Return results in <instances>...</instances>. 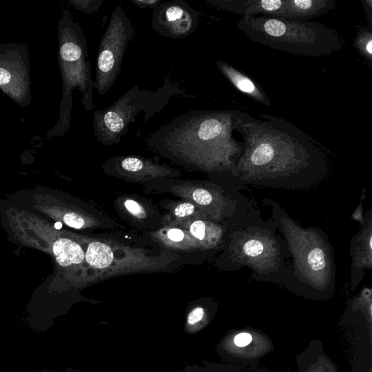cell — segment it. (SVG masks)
<instances>
[{
  "label": "cell",
  "mask_w": 372,
  "mask_h": 372,
  "mask_svg": "<svg viewBox=\"0 0 372 372\" xmlns=\"http://www.w3.org/2000/svg\"><path fill=\"white\" fill-rule=\"evenodd\" d=\"M236 113L233 110L190 111L151 135L148 145L177 161L231 166L243 151V143H238L233 134Z\"/></svg>",
  "instance_id": "obj_1"
},
{
  "label": "cell",
  "mask_w": 372,
  "mask_h": 372,
  "mask_svg": "<svg viewBox=\"0 0 372 372\" xmlns=\"http://www.w3.org/2000/svg\"><path fill=\"white\" fill-rule=\"evenodd\" d=\"M262 116L264 121L237 111L236 130L243 137V151L236 169L281 173L325 163L308 135L283 118Z\"/></svg>",
  "instance_id": "obj_2"
},
{
  "label": "cell",
  "mask_w": 372,
  "mask_h": 372,
  "mask_svg": "<svg viewBox=\"0 0 372 372\" xmlns=\"http://www.w3.org/2000/svg\"><path fill=\"white\" fill-rule=\"evenodd\" d=\"M237 28L262 46L298 56H329L343 48L338 31L321 23L271 16H243Z\"/></svg>",
  "instance_id": "obj_3"
},
{
  "label": "cell",
  "mask_w": 372,
  "mask_h": 372,
  "mask_svg": "<svg viewBox=\"0 0 372 372\" xmlns=\"http://www.w3.org/2000/svg\"><path fill=\"white\" fill-rule=\"evenodd\" d=\"M182 93L178 84L168 81L154 91L140 90L136 85L106 109L94 113L93 132L97 141L104 146L117 144L138 113L144 112L143 122L146 123L166 107L173 97Z\"/></svg>",
  "instance_id": "obj_4"
},
{
  "label": "cell",
  "mask_w": 372,
  "mask_h": 372,
  "mask_svg": "<svg viewBox=\"0 0 372 372\" xmlns=\"http://www.w3.org/2000/svg\"><path fill=\"white\" fill-rule=\"evenodd\" d=\"M133 35L131 20L122 7H116L111 13L97 54L96 81L93 82V88L100 96L107 93L114 85L121 72V63Z\"/></svg>",
  "instance_id": "obj_5"
},
{
  "label": "cell",
  "mask_w": 372,
  "mask_h": 372,
  "mask_svg": "<svg viewBox=\"0 0 372 372\" xmlns=\"http://www.w3.org/2000/svg\"><path fill=\"white\" fill-rule=\"evenodd\" d=\"M201 13L183 0L164 2L153 10L152 28L171 39H183L194 32Z\"/></svg>",
  "instance_id": "obj_6"
},
{
  "label": "cell",
  "mask_w": 372,
  "mask_h": 372,
  "mask_svg": "<svg viewBox=\"0 0 372 372\" xmlns=\"http://www.w3.org/2000/svg\"><path fill=\"white\" fill-rule=\"evenodd\" d=\"M220 11L243 16H265L278 17L283 0H206Z\"/></svg>",
  "instance_id": "obj_7"
},
{
  "label": "cell",
  "mask_w": 372,
  "mask_h": 372,
  "mask_svg": "<svg viewBox=\"0 0 372 372\" xmlns=\"http://www.w3.org/2000/svg\"><path fill=\"white\" fill-rule=\"evenodd\" d=\"M336 0H283L278 18L308 21L333 10Z\"/></svg>",
  "instance_id": "obj_8"
},
{
  "label": "cell",
  "mask_w": 372,
  "mask_h": 372,
  "mask_svg": "<svg viewBox=\"0 0 372 372\" xmlns=\"http://www.w3.org/2000/svg\"><path fill=\"white\" fill-rule=\"evenodd\" d=\"M217 66L237 91L246 95L257 103L266 106H271V99L263 91V88L247 75L223 61H218Z\"/></svg>",
  "instance_id": "obj_9"
},
{
  "label": "cell",
  "mask_w": 372,
  "mask_h": 372,
  "mask_svg": "<svg viewBox=\"0 0 372 372\" xmlns=\"http://www.w3.org/2000/svg\"><path fill=\"white\" fill-rule=\"evenodd\" d=\"M53 253L57 261L62 266L82 263L85 253L79 244L68 238H60L53 245Z\"/></svg>",
  "instance_id": "obj_10"
},
{
  "label": "cell",
  "mask_w": 372,
  "mask_h": 372,
  "mask_svg": "<svg viewBox=\"0 0 372 372\" xmlns=\"http://www.w3.org/2000/svg\"><path fill=\"white\" fill-rule=\"evenodd\" d=\"M116 168H120L128 173H138L143 172L158 171L162 170L161 167L151 163L149 160L136 156L117 157L112 160Z\"/></svg>",
  "instance_id": "obj_11"
},
{
  "label": "cell",
  "mask_w": 372,
  "mask_h": 372,
  "mask_svg": "<svg viewBox=\"0 0 372 372\" xmlns=\"http://www.w3.org/2000/svg\"><path fill=\"white\" fill-rule=\"evenodd\" d=\"M87 262L96 268H107L112 263L113 254L107 245L101 242H92L88 246Z\"/></svg>",
  "instance_id": "obj_12"
},
{
  "label": "cell",
  "mask_w": 372,
  "mask_h": 372,
  "mask_svg": "<svg viewBox=\"0 0 372 372\" xmlns=\"http://www.w3.org/2000/svg\"><path fill=\"white\" fill-rule=\"evenodd\" d=\"M354 47L358 53L368 61L372 63V34L371 28H361L354 40Z\"/></svg>",
  "instance_id": "obj_13"
},
{
  "label": "cell",
  "mask_w": 372,
  "mask_h": 372,
  "mask_svg": "<svg viewBox=\"0 0 372 372\" xmlns=\"http://www.w3.org/2000/svg\"><path fill=\"white\" fill-rule=\"evenodd\" d=\"M265 251V246L261 241L258 239L248 240L243 246V254L249 258H256L263 255Z\"/></svg>",
  "instance_id": "obj_14"
},
{
  "label": "cell",
  "mask_w": 372,
  "mask_h": 372,
  "mask_svg": "<svg viewBox=\"0 0 372 372\" xmlns=\"http://www.w3.org/2000/svg\"><path fill=\"white\" fill-rule=\"evenodd\" d=\"M71 4L80 11L87 14L98 13L102 5L103 0H83V1H73Z\"/></svg>",
  "instance_id": "obj_15"
},
{
  "label": "cell",
  "mask_w": 372,
  "mask_h": 372,
  "mask_svg": "<svg viewBox=\"0 0 372 372\" xmlns=\"http://www.w3.org/2000/svg\"><path fill=\"white\" fill-rule=\"evenodd\" d=\"M190 232L192 236L200 241H203L206 236V224L201 220H196L190 227Z\"/></svg>",
  "instance_id": "obj_16"
},
{
  "label": "cell",
  "mask_w": 372,
  "mask_h": 372,
  "mask_svg": "<svg viewBox=\"0 0 372 372\" xmlns=\"http://www.w3.org/2000/svg\"><path fill=\"white\" fill-rule=\"evenodd\" d=\"M193 198L196 203L201 205H209L213 200L211 193L203 189H197L193 192Z\"/></svg>",
  "instance_id": "obj_17"
},
{
  "label": "cell",
  "mask_w": 372,
  "mask_h": 372,
  "mask_svg": "<svg viewBox=\"0 0 372 372\" xmlns=\"http://www.w3.org/2000/svg\"><path fill=\"white\" fill-rule=\"evenodd\" d=\"M65 223L71 228L80 229L85 226V220L75 214H67L63 218Z\"/></svg>",
  "instance_id": "obj_18"
},
{
  "label": "cell",
  "mask_w": 372,
  "mask_h": 372,
  "mask_svg": "<svg viewBox=\"0 0 372 372\" xmlns=\"http://www.w3.org/2000/svg\"><path fill=\"white\" fill-rule=\"evenodd\" d=\"M195 206L192 203H184L179 205L175 210V215L178 218H185L193 214Z\"/></svg>",
  "instance_id": "obj_19"
},
{
  "label": "cell",
  "mask_w": 372,
  "mask_h": 372,
  "mask_svg": "<svg viewBox=\"0 0 372 372\" xmlns=\"http://www.w3.org/2000/svg\"><path fill=\"white\" fill-rule=\"evenodd\" d=\"M132 3L141 10L147 8H153V10L161 4V0H130Z\"/></svg>",
  "instance_id": "obj_20"
},
{
  "label": "cell",
  "mask_w": 372,
  "mask_h": 372,
  "mask_svg": "<svg viewBox=\"0 0 372 372\" xmlns=\"http://www.w3.org/2000/svg\"><path fill=\"white\" fill-rule=\"evenodd\" d=\"M204 311L202 308H196L192 310L188 316V323L190 325H194L202 320Z\"/></svg>",
  "instance_id": "obj_21"
},
{
  "label": "cell",
  "mask_w": 372,
  "mask_h": 372,
  "mask_svg": "<svg viewBox=\"0 0 372 372\" xmlns=\"http://www.w3.org/2000/svg\"><path fill=\"white\" fill-rule=\"evenodd\" d=\"M253 340V337L248 333H241L234 339V343L238 347H245L250 345Z\"/></svg>",
  "instance_id": "obj_22"
},
{
  "label": "cell",
  "mask_w": 372,
  "mask_h": 372,
  "mask_svg": "<svg viewBox=\"0 0 372 372\" xmlns=\"http://www.w3.org/2000/svg\"><path fill=\"white\" fill-rule=\"evenodd\" d=\"M126 209L135 215H139L142 213V208L139 203L133 200H127L125 202Z\"/></svg>",
  "instance_id": "obj_23"
},
{
  "label": "cell",
  "mask_w": 372,
  "mask_h": 372,
  "mask_svg": "<svg viewBox=\"0 0 372 372\" xmlns=\"http://www.w3.org/2000/svg\"><path fill=\"white\" fill-rule=\"evenodd\" d=\"M168 237L172 241L179 242L184 238V233L181 230L173 228V229L170 230L168 231Z\"/></svg>",
  "instance_id": "obj_24"
},
{
  "label": "cell",
  "mask_w": 372,
  "mask_h": 372,
  "mask_svg": "<svg viewBox=\"0 0 372 372\" xmlns=\"http://www.w3.org/2000/svg\"><path fill=\"white\" fill-rule=\"evenodd\" d=\"M363 8L366 12L367 21L369 24L370 28H371L372 24V1L371 0H361Z\"/></svg>",
  "instance_id": "obj_25"
},
{
  "label": "cell",
  "mask_w": 372,
  "mask_h": 372,
  "mask_svg": "<svg viewBox=\"0 0 372 372\" xmlns=\"http://www.w3.org/2000/svg\"><path fill=\"white\" fill-rule=\"evenodd\" d=\"M11 79L9 73L3 69H0V85H6Z\"/></svg>",
  "instance_id": "obj_26"
},
{
  "label": "cell",
  "mask_w": 372,
  "mask_h": 372,
  "mask_svg": "<svg viewBox=\"0 0 372 372\" xmlns=\"http://www.w3.org/2000/svg\"><path fill=\"white\" fill-rule=\"evenodd\" d=\"M41 372H52V371H41Z\"/></svg>",
  "instance_id": "obj_27"
}]
</instances>
